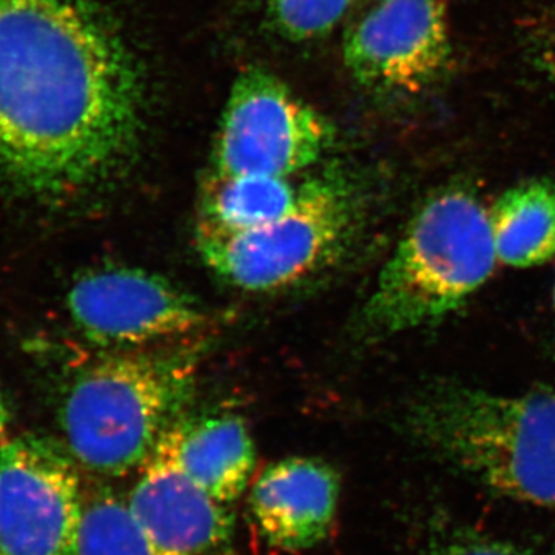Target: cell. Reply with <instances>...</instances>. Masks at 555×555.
Segmentation results:
<instances>
[{"label": "cell", "mask_w": 555, "mask_h": 555, "mask_svg": "<svg viewBox=\"0 0 555 555\" xmlns=\"http://www.w3.org/2000/svg\"><path fill=\"white\" fill-rule=\"evenodd\" d=\"M178 423L139 467L127 503L159 545L179 555H221L232 543L229 505L201 488L178 456Z\"/></svg>", "instance_id": "10"}, {"label": "cell", "mask_w": 555, "mask_h": 555, "mask_svg": "<svg viewBox=\"0 0 555 555\" xmlns=\"http://www.w3.org/2000/svg\"><path fill=\"white\" fill-rule=\"evenodd\" d=\"M141 126L137 61L94 0H0V177L79 192L130 160Z\"/></svg>", "instance_id": "1"}, {"label": "cell", "mask_w": 555, "mask_h": 555, "mask_svg": "<svg viewBox=\"0 0 555 555\" xmlns=\"http://www.w3.org/2000/svg\"><path fill=\"white\" fill-rule=\"evenodd\" d=\"M332 141L334 129L323 115L272 73L250 68L230 91L211 175L288 178L312 167Z\"/></svg>", "instance_id": "6"}, {"label": "cell", "mask_w": 555, "mask_h": 555, "mask_svg": "<svg viewBox=\"0 0 555 555\" xmlns=\"http://www.w3.org/2000/svg\"><path fill=\"white\" fill-rule=\"evenodd\" d=\"M408 433L495 494L555 511V390L503 396L463 383L423 387Z\"/></svg>", "instance_id": "2"}, {"label": "cell", "mask_w": 555, "mask_h": 555, "mask_svg": "<svg viewBox=\"0 0 555 555\" xmlns=\"http://www.w3.org/2000/svg\"><path fill=\"white\" fill-rule=\"evenodd\" d=\"M196 379L198 358L188 349H124L93 361L62 403L68 454L100 476L139 469L182 422Z\"/></svg>", "instance_id": "3"}, {"label": "cell", "mask_w": 555, "mask_h": 555, "mask_svg": "<svg viewBox=\"0 0 555 555\" xmlns=\"http://www.w3.org/2000/svg\"><path fill=\"white\" fill-rule=\"evenodd\" d=\"M349 3L350 0H270L278 28L297 42L331 33Z\"/></svg>", "instance_id": "16"}, {"label": "cell", "mask_w": 555, "mask_h": 555, "mask_svg": "<svg viewBox=\"0 0 555 555\" xmlns=\"http://www.w3.org/2000/svg\"><path fill=\"white\" fill-rule=\"evenodd\" d=\"M79 555H179L159 545L108 488L83 491Z\"/></svg>", "instance_id": "15"}, {"label": "cell", "mask_w": 555, "mask_h": 555, "mask_svg": "<svg viewBox=\"0 0 555 555\" xmlns=\"http://www.w3.org/2000/svg\"><path fill=\"white\" fill-rule=\"evenodd\" d=\"M422 555H539L517 543L470 528L443 526L427 539Z\"/></svg>", "instance_id": "17"}, {"label": "cell", "mask_w": 555, "mask_h": 555, "mask_svg": "<svg viewBox=\"0 0 555 555\" xmlns=\"http://www.w3.org/2000/svg\"><path fill=\"white\" fill-rule=\"evenodd\" d=\"M339 502L337 470L323 460L292 456L262 470L248 496L259 539L281 553H302L326 540Z\"/></svg>", "instance_id": "11"}, {"label": "cell", "mask_w": 555, "mask_h": 555, "mask_svg": "<svg viewBox=\"0 0 555 555\" xmlns=\"http://www.w3.org/2000/svg\"><path fill=\"white\" fill-rule=\"evenodd\" d=\"M358 198L337 178L310 179L283 217L244 232L196 229L207 268L232 286L272 292L326 268L356 232Z\"/></svg>", "instance_id": "5"}, {"label": "cell", "mask_w": 555, "mask_h": 555, "mask_svg": "<svg viewBox=\"0 0 555 555\" xmlns=\"http://www.w3.org/2000/svg\"><path fill=\"white\" fill-rule=\"evenodd\" d=\"M82 481L56 444L25 436L0 448V555H79Z\"/></svg>", "instance_id": "7"}, {"label": "cell", "mask_w": 555, "mask_h": 555, "mask_svg": "<svg viewBox=\"0 0 555 555\" xmlns=\"http://www.w3.org/2000/svg\"><path fill=\"white\" fill-rule=\"evenodd\" d=\"M496 257L489 211L476 192L451 185L415 211L364 308L372 334L430 326L483 286Z\"/></svg>", "instance_id": "4"}, {"label": "cell", "mask_w": 555, "mask_h": 555, "mask_svg": "<svg viewBox=\"0 0 555 555\" xmlns=\"http://www.w3.org/2000/svg\"><path fill=\"white\" fill-rule=\"evenodd\" d=\"M10 427V411L9 404H7L5 397H3L2 390H0V440L5 438Z\"/></svg>", "instance_id": "18"}, {"label": "cell", "mask_w": 555, "mask_h": 555, "mask_svg": "<svg viewBox=\"0 0 555 555\" xmlns=\"http://www.w3.org/2000/svg\"><path fill=\"white\" fill-rule=\"evenodd\" d=\"M451 57L444 0H383L347 35L345 61L363 86L416 93Z\"/></svg>", "instance_id": "9"}, {"label": "cell", "mask_w": 555, "mask_h": 555, "mask_svg": "<svg viewBox=\"0 0 555 555\" xmlns=\"http://www.w3.org/2000/svg\"><path fill=\"white\" fill-rule=\"evenodd\" d=\"M379 2H383V0H379Z\"/></svg>", "instance_id": "19"}, {"label": "cell", "mask_w": 555, "mask_h": 555, "mask_svg": "<svg viewBox=\"0 0 555 555\" xmlns=\"http://www.w3.org/2000/svg\"><path fill=\"white\" fill-rule=\"evenodd\" d=\"M178 456L201 488L229 506L246 491L254 473V441L246 423L235 415L181 422Z\"/></svg>", "instance_id": "12"}, {"label": "cell", "mask_w": 555, "mask_h": 555, "mask_svg": "<svg viewBox=\"0 0 555 555\" xmlns=\"http://www.w3.org/2000/svg\"><path fill=\"white\" fill-rule=\"evenodd\" d=\"M67 306L90 341L122 350L182 338L207 323L195 298L164 276L133 268L80 276L69 288Z\"/></svg>", "instance_id": "8"}, {"label": "cell", "mask_w": 555, "mask_h": 555, "mask_svg": "<svg viewBox=\"0 0 555 555\" xmlns=\"http://www.w3.org/2000/svg\"><path fill=\"white\" fill-rule=\"evenodd\" d=\"M299 185L288 178L215 177L211 175L199 199V230L244 232L283 217L298 199Z\"/></svg>", "instance_id": "14"}, {"label": "cell", "mask_w": 555, "mask_h": 555, "mask_svg": "<svg viewBox=\"0 0 555 555\" xmlns=\"http://www.w3.org/2000/svg\"><path fill=\"white\" fill-rule=\"evenodd\" d=\"M496 257L513 268L555 257V181L539 178L507 189L489 210Z\"/></svg>", "instance_id": "13"}]
</instances>
